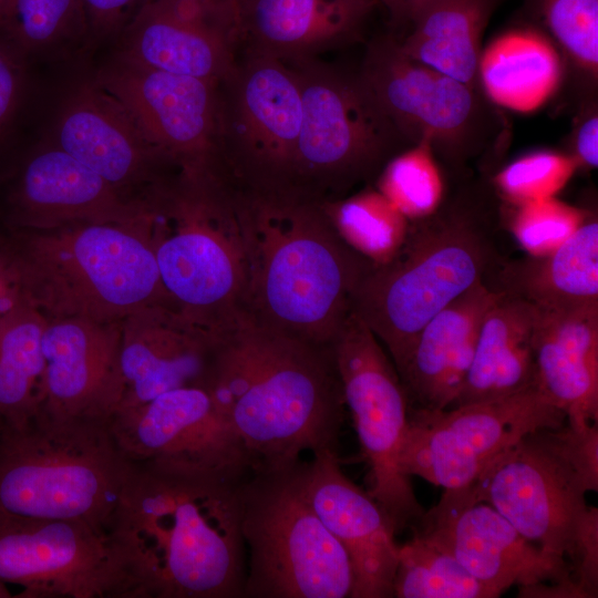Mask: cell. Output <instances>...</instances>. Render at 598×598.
Returning <instances> with one entry per match:
<instances>
[{"label": "cell", "instance_id": "23", "mask_svg": "<svg viewBox=\"0 0 598 598\" xmlns=\"http://www.w3.org/2000/svg\"><path fill=\"white\" fill-rule=\"evenodd\" d=\"M121 329L122 394L114 415L174 389L204 388L216 332L171 303L134 311L121 321Z\"/></svg>", "mask_w": 598, "mask_h": 598}, {"label": "cell", "instance_id": "5", "mask_svg": "<svg viewBox=\"0 0 598 598\" xmlns=\"http://www.w3.org/2000/svg\"><path fill=\"white\" fill-rule=\"evenodd\" d=\"M597 424L532 432L468 486L527 540L566 565L582 594L597 592L598 515L586 493L598 487Z\"/></svg>", "mask_w": 598, "mask_h": 598}, {"label": "cell", "instance_id": "11", "mask_svg": "<svg viewBox=\"0 0 598 598\" xmlns=\"http://www.w3.org/2000/svg\"><path fill=\"white\" fill-rule=\"evenodd\" d=\"M219 162L234 186L255 194L292 195L301 124L293 69L246 51L219 83Z\"/></svg>", "mask_w": 598, "mask_h": 598}, {"label": "cell", "instance_id": "36", "mask_svg": "<svg viewBox=\"0 0 598 598\" xmlns=\"http://www.w3.org/2000/svg\"><path fill=\"white\" fill-rule=\"evenodd\" d=\"M574 75L592 91L598 78V0H525Z\"/></svg>", "mask_w": 598, "mask_h": 598}, {"label": "cell", "instance_id": "1", "mask_svg": "<svg viewBox=\"0 0 598 598\" xmlns=\"http://www.w3.org/2000/svg\"><path fill=\"white\" fill-rule=\"evenodd\" d=\"M246 478L131 462L107 527L123 574V598L244 597Z\"/></svg>", "mask_w": 598, "mask_h": 598}, {"label": "cell", "instance_id": "39", "mask_svg": "<svg viewBox=\"0 0 598 598\" xmlns=\"http://www.w3.org/2000/svg\"><path fill=\"white\" fill-rule=\"evenodd\" d=\"M507 229L528 256L550 254L581 225L588 210L548 197L512 206Z\"/></svg>", "mask_w": 598, "mask_h": 598}, {"label": "cell", "instance_id": "30", "mask_svg": "<svg viewBox=\"0 0 598 598\" xmlns=\"http://www.w3.org/2000/svg\"><path fill=\"white\" fill-rule=\"evenodd\" d=\"M563 55L536 28L508 30L482 49L477 81L488 102L520 113L538 110L561 84Z\"/></svg>", "mask_w": 598, "mask_h": 598}, {"label": "cell", "instance_id": "3", "mask_svg": "<svg viewBox=\"0 0 598 598\" xmlns=\"http://www.w3.org/2000/svg\"><path fill=\"white\" fill-rule=\"evenodd\" d=\"M237 190L247 257L244 313L331 347L373 262L344 240L323 204Z\"/></svg>", "mask_w": 598, "mask_h": 598}, {"label": "cell", "instance_id": "46", "mask_svg": "<svg viewBox=\"0 0 598 598\" xmlns=\"http://www.w3.org/2000/svg\"><path fill=\"white\" fill-rule=\"evenodd\" d=\"M3 426H4V422H3L2 417L0 416V435L2 433Z\"/></svg>", "mask_w": 598, "mask_h": 598}, {"label": "cell", "instance_id": "7", "mask_svg": "<svg viewBox=\"0 0 598 598\" xmlns=\"http://www.w3.org/2000/svg\"><path fill=\"white\" fill-rule=\"evenodd\" d=\"M161 281L175 307L217 331L244 312L247 257L238 190L220 167L175 166L146 197Z\"/></svg>", "mask_w": 598, "mask_h": 598}, {"label": "cell", "instance_id": "13", "mask_svg": "<svg viewBox=\"0 0 598 598\" xmlns=\"http://www.w3.org/2000/svg\"><path fill=\"white\" fill-rule=\"evenodd\" d=\"M566 421L537 388L441 410H409L401 468L444 489L465 488L522 437Z\"/></svg>", "mask_w": 598, "mask_h": 598}, {"label": "cell", "instance_id": "48", "mask_svg": "<svg viewBox=\"0 0 598 598\" xmlns=\"http://www.w3.org/2000/svg\"><path fill=\"white\" fill-rule=\"evenodd\" d=\"M1 315V313H0Z\"/></svg>", "mask_w": 598, "mask_h": 598}, {"label": "cell", "instance_id": "16", "mask_svg": "<svg viewBox=\"0 0 598 598\" xmlns=\"http://www.w3.org/2000/svg\"><path fill=\"white\" fill-rule=\"evenodd\" d=\"M0 578L23 598H123L120 561L106 530L79 520L0 523Z\"/></svg>", "mask_w": 598, "mask_h": 598}, {"label": "cell", "instance_id": "32", "mask_svg": "<svg viewBox=\"0 0 598 598\" xmlns=\"http://www.w3.org/2000/svg\"><path fill=\"white\" fill-rule=\"evenodd\" d=\"M48 318L20 299L0 315V416L7 425L32 419L41 403Z\"/></svg>", "mask_w": 598, "mask_h": 598}, {"label": "cell", "instance_id": "41", "mask_svg": "<svg viewBox=\"0 0 598 598\" xmlns=\"http://www.w3.org/2000/svg\"><path fill=\"white\" fill-rule=\"evenodd\" d=\"M27 59L0 38V135L19 106L25 78Z\"/></svg>", "mask_w": 598, "mask_h": 598}, {"label": "cell", "instance_id": "44", "mask_svg": "<svg viewBox=\"0 0 598 598\" xmlns=\"http://www.w3.org/2000/svg\"><path fill=\"white\" fill-rule=\"evenodd\" d=\"M212 3L221 8L238 12L240 14L243 6L247 0H208Z\"/></svg>", "mask_w": 598, "mask_h": 598}, {"label": "cell", "instance_id": "38", "mask_svg": "<svg viewBox=\"0 0 598 598\" xmlns=\"http://www.w3.org/2000/svg\"><path fill=\"white\" fill-rule=\"evenodd\" d=\"M579 169L569 153L536 151L512 161L493 177L501 197L516 206L555 197Z\"/></svg>", "mask_w": 598, "mask_h": 598}, {"label": "cell", "instance_id": "40", "mask_svg": "<svg viewBox=\"0 0 598 598\" xmlns=\"http://www.w3.org/2000/svg\"><path fill=\"white\" fill-rule=\"evenodd\" d=\"M89 35V48L115 44L147 0H81Z\"/></svg>", "mask_w": 598, "mask_h": 598}, {"label": "cell", "instance_id": "35", "mask_svg": "<svg viewBox=\"0 0 598 598\" xmlns=\"http://www.w3.org/2000/svg\"><path fill=\"white\" fill-rule=\"evenodd\" d=\"M344 240L373 264L389 260L402 245L410 220L379 190L323 204Z\"/></svg>", "mask_w": 598, "mask_h": 598}, {"label": "cell", "instance_id": "22", "mask_svg": "<svg viewBox=\"0 0 598 598\" xmlns=\"http://www.w3.org/2000/svg\"><path fill=\"white\" fill-rule=\"evenodd\" d=\"M121 321L51 319L43 330L44 372L38 413L110 421L121 394Z\"/></svg>", "mask_w": 598, "mask_h": 598}, {"label": "cell", "instance_id": "25", "mask_svg": "<svg viewBox=\"0 0 598 598\" xmlns=\"http://www.w3.org/2000/svg\"><path fill=\"white\" fill-rule=\"evenodd\" d=\"M498 295L488 280L478 282L419 331L398 370L409 410L451 406L470 370L482 319Z\"/></svg>", "mask_w": 598, "mask_h": 598}, {"label": "cell", "instance_id": "45", "mask_svg": "<svg viewBox=\"0 0 598 598\" xmlns=\"http://www.w3.org/2000/svg\"><path fill=\"white\" fill-rule=\"evenodd\" d=\"M13 596L9 585L0 578V598H10Z\"/></svg>", "mask_w": 598, "mask_h": 598}, {"label": "cell", "instance_id": "26", "mask_svg": "<svg viewBox=\"0 0 598 598\" xmlns=\"http://www.w3.org/2000/svg\"><path fill=\"white\" fill-rule=\"evenodd\" d=\"M535 309L538 390L566 414L567 422L597 424L598 305Z\"/></svg>", "mask_w": 598, "mask_h": 598}, {"label": "cell", "instance_id": "9", "mask_svg": "<svg viewBox=\"0 0 598 598\" xmlns=\"http://www.w3.org/2000/svg\"><path fill=\"white\" fill-rule=\"evenodd\" d=\"M298 465L251 472L241 485L244 597H351L349 557L306 498Z\"/></svg>", "mask_w": 598, "mask_h": 598}, {"label": "cell", "instance_id": "31", "mask_svg": "<svg viewBox=\"0 0 598 598\" xmlns=\"http://www.w3.org/2000/svg\"><path fill=\"white\" fill-rule=\"evenodd\" d=\"M497 1L423 0L409 33L398 40L400 48L411 59L481 90L482 37Z\"/></svg>", "mask_w": 598, "mask_h": 598}, {"label": "cell", "instance_id": "21", "mask_svg": "<svg viewBox=\"0 0 598 598\" xmlns=\"http://www.w3.org/2000/svg\"><path fill=\"white\" fill-rule=\"evenodd\" d=\"M298 476L311 507L349 557L351 598L393 597L399 545L382 507L343 473L336 450L300 462Z\"/></svg>", "mask_w": 598, "mask_h": 598}, {"label": "cell", "instance_id": "42", "mask_svg": "<svg viewBox=\"0 0 598 598\" xmlns=\"http://www.w3.org/2000/svg\"><path fill=\"white\" fill-rule=\"evenodd\" d=\"M579 168L594 169L598 165V112L594 99L585 101L571 135V151Z\"/></svg>", "mask_w": 598, "mask_h": 598}, {"label": "cell", "instance_id": "4", "mask_svg": "<svg viewBox=\"0 0 598 598\" xmlns=\"http://www.w3.org/2000/svg\"><path fill=\"white\" fill-rule=\"evenodd\" d=\"M503 261L495 213L478 194L462 193L445 198L432 215L410 220L396 252L362 278L351 308L398 371L423 326Z\"/></svg>", "mask_w": 598, "mask_h": 598}, {"label": "cell", "instance_id": "27", "mask_svg": "<svg viewBox=\"0 0 598 598\" xmlns=\"http://www.w3.org/2000/svg\"><path fill=\"white\" fill-rule=\"evenodd\" d=\"M378 0H247L240 42L285 63L354 39Z\"/></svg>", "mask_w": 598, "mask_h": 598}, {"label": "cell", "instance_id": "43", "mask_svg": "<svg viewBox=\"0 0 598 598\" xmlns=\"http://www.w3.org/2000/svg\"><path fill=\"white\" fill-rule=\"evenodd\" d=\"M395 28L409 27L410 21L423 0H380Z\"/></svg>", "mask_w": 598, "mask_h": 598}, {"label": "cell", "instance_id": "28", "mask_svg": "<svg viewBox=\"0 0 598 598\" xmlns=\"http://www.w3.org/2000/svg\"><path fill=\"white\" fill-rule=\"evenodd\" d=\"M535 315L534 305L499 290L482 319L470 370L451 406L537 388L533 353Z\"/></svg>", "mask_w": 598, "mask_h": 598}, {"label": "cell", "instance_id": "15", "mask_svg": "<svg viewBox=\"0 0 598 598\" xmlns=\"http://www.w3.org/2000/svg\"><path fill=\"white\" fill-rule=\"evenodd\" d=\"M412 528L453 555L491 598L513 585L536 594L546 581L554 582V594L581 597L569 567L523 537L470 487L444 489Z\"/></svg>", "mask_w": 598, "mask_h": 598}, {"label": "cell", "instance_id": "18", "mask_svg": "<svg viewBox=\"0 0 598 598\" xmlns=\"http://www.w3.org/2000/svg\"><path fill=\"white\" fill-rule=\"evenodd\" d=\"M130 462H157L244 480L250 456L203 386H184L122 411L110 420Z\"/></svg>", "mask_w": 598, "mask_h": 598}, {"label": "cell", "instance_id": "2", "mask_svg": "<svg viewBox=\"0 0 598 598\" xmlns=\"http://www.w3.org/2000/svg\"><path fill=\"white\" fill-rule=\"evenodd\" d=\"M204 388L246 447L252 472L288 470L336 450L344 398L332 348L246 313L216 331Z\"/></svg>", "mask_w": 598, "mask_h": 598}, {"label": "cell", "instance_id": "34", "mask_svg": "<svg viewBox=\"0 0 598 598\" xmlns=\"http://www.w3.org/2000/svg\"><path fill=\"white\" fill-rule=\"evenodd\" d=\"M393 597L491 598L453 555L416 530L399 545Z\"/></svg>", "mask_w": 598, "mask_h": 598}, {"label": "cell", "instance_id": "24", "mask_svg": "<svg viewBox=\"0 0 598 598\" xmlns=\"http://www.w3.org/2000/svg\"><path fill=\"white\" fill-rule=\"evenodd\" d=\"M11 203L14 220L30 230L130 221L147 209L146 199L123 195L51 142L23 165Z\"/></svg>", "mask_w": 598, "mask_h": 598}, {"label": "cell", "instance_id": "29", "mask_svg": "<svg viewBox=\"0 0 598 598\" xmlns=\"http://www.w3.org/2000/svg\"><path fill=\"white\" fill-rule=\"evenodd\" d=\"M488 281L539 308L598 305V220L589 212L557 249L503 261Z\"/></svg>", "mask_w": 598, "mask_h": 598}, {"label": "cell", "instance_id": "33", "mask_svg": "<svg viewBox=\"0 0 598 598\" xmlns=\"http://www.w3.org/2000/svg\"><path fill=\"white\" fill-rule=\"evenodd\" d=\"M0 38L25 59L59 58L89 48L81 0H4L0 10Z\"/></svg>", "mask_w": 598, "mask_h": 598}, {"label": "cell", "instance_id": "8", "mask_svg": "<svg viewBox=\"0 0 598 598\" xmlns=\"http://www.w3.org/2000/svg\"><path fill=\"white\" fill-rule=\"evenodd\" d=\"M131 462L110 421L37 413L0 435V523L79 520L107 532Z\"/></svg>", "mask_w": 598, "mask_h": 598}, {"label": "cell", "instance_id": "6", "mask_svg": "<svg viewBox=\"0 0 598 598\" xmlns=\"http://www.w3.org/2000/svg\"><path fill=\"white\" fill-rule=\"evenodd\" d=\"M19 237L4 256L20 298L48 320L122 321L150 305H174L152 248L148 205L130 221L27 229Z\"/></svg>", "mask_w": 598, "mask_h": 598}, {"label": "cell", "instance_id": "47", "mask_svg": "<svg viewBox=\"0 0 598 598\" xmlns=\"http://www.w3.org/2000/svg\"><path fill=\"white\" fill-rule=\"evenodd\" d=\"M3 2H4V0H0V10L2 8Z\"/></svg>", "mask_w": 598, "mask_h": 598}, {"label": "cell", "instance_id": "10", "mask_svg": "<svg viewBox=\"0 0 598 598\" xmlns=\"http://www.w3.org/2000/svg\"><path fill=\"white\" fill-rule=\"evenodd\" d=\"M289 64L301 94L293 196L320 204L342 198L411 146L380 111L359 76L315 60Z\"/></svg>", "mask_w": 598, "mask_h": 598}, {"label": "cell", "instance_id": "12", "mask_svg": "<svg viewBox=\"0 0 598 598\" xmlns=\"http://www.w3.org/2000/svg\"><path fill=\"white\" fill-rule=\"evenodd\" d=\"M358 76L409 145L430 142L451 167L477 155L494 133L496 118L481 90L411 59L392 34L368 45Z\"/></svg>", "mask_w": 598, "mask_h": 598}, {"label": "cell", "instance_id": "14", "mask_svg": "<svg viewBox=\"0 0 598 598\" xmlns=\"http://www.w3.org/2000/svg\"><path fill=\"white\" fill-rule=\"evenodd\" d=\"M331 348L346 406L369 465L368 493L400 533L424 514L400 464L409 412L403 384L379 339L352 310Z\"/></svg>", "mask_w": 598, "mask_h": 598}, {"label": "cell", "instance_id": "20", "mask_svg": "<svg viewBox=\"0 0 598 598\" xmlns=\"http://www.w3.org/2000/svg\"><path fill=\"white\" fill-rule=\"evenodd\" d=\"M51 143L123 195L144 200L174 166L145 138L124 105L92 79L65 96Z\"/></svg>", "mask_w": 598, "mask_h": 598}, {"label": "cell", "instance_id": "17", "mask_svg": "<svg viewBox=\"0 0 598 598\" xmlns=\"http://www.w3.org/2000/svg\"><path fill=\"white\" fill-rule=\"evenodd\" d=\"M94 80L127 110L147 142L176 166H219V83L111 58Z\"/></svg>", "mask_w": 598, "mask_h": 598}, {"label": "cell", "instance_id": "19", "mask_svg": "<svg viewBox=\"0 0 598 598\" xmlns=\"http://www.w3.org/2000/svg\"><path fill=\"white\" fill-rule=\"evenodd\" d=\"M239 42L238 12L208 0H147L114 44L112 56L221 82L236 65Z\"/></svg>", "mask_w": 598, "mask_h": 598}, {"label": "cell", "instance_id": "37", "mask_svg": "<svg viewBox=\"0 0 598 598\" xmlns=\"http://www.w3.org/2000/svg\"><path fill=\"white\" fill-rule=\"evenodd\" d=\"M378 190L409 220L435 213L445 199V183L430 142L391 157L380 172Z\"/></svg>", "mask_w": 598, "mask_h": 598}]
</instances>
